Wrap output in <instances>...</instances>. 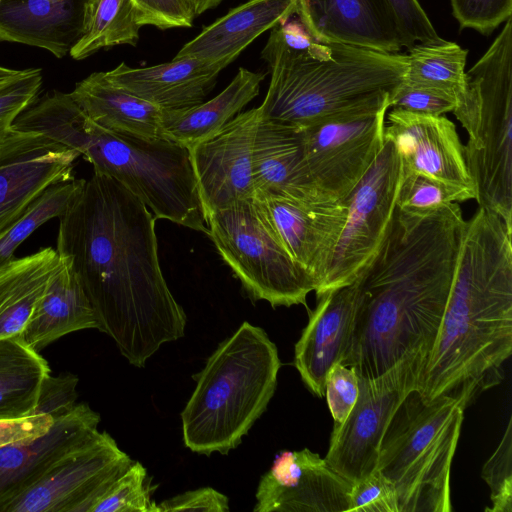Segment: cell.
<instances>
[{"label": "cell", "mask_w": 512, "mask_h": 512, "mask_svg": "<svg viewBox=\"0 0 512 512\" xmlns=\"http://www.w3.org/2000/svg\"><path fill=\"white\" fill-rule=\"evenodd\" d=\"M56 250L76 274L97 321L142 368L184 336L186 315L162 273L155 217L118 181L94 172L59 218Z\"/></svg>", "instance_id": "1"}, {"label": "cell", "mask_w": 512, "mask_h": 512, "mask_svg": "<svg viewBox=\"0 0 512 512\" xmlns=\"http://www.w3.org/2000/svg\"><path fill=\"white\" fill-rule=\"evenodd\" d=\"M465 221L459 203L424 216L396 208L381 247L354 281L353 325L340 363L359 378L380 376L405 359L425 365L451 291Z\"/></svg>", "instance_id": "2"}, {"label": "cell", "mask_w": 512, "mask_h": 512, "mask_svg": "<svg viewBox=\"0 0 512 512\" xmlns=\"http://www.w3.org/2000/svg\"><path fill=\"white\" fill-rule=\"evenodd\" d=\"M512 353V230L479 207L465 221L451 291L418 387L467 406L497 385Z\"/></svg>", "instance_id": "3"}, {"label": "cell", "mask_w": 512, "mask_h": 512, "mask_svg": "<svg viewBox=\"0 0 512 512\" xmlns=\"http://www.w3.org/2000/svg\"><path fill=\"white\" fill-rule=\"evenodd\" d=\"M19 130L42 133L77 150L93 171L112 177L140 199L155 219L208 235L189 150L165 138L145 139L109 131L70 93L52 91L15 120Z\"/></svg>", "instance_id": "4"}, {"label": "cell", "mask_w": 512, "mask_h": 512, "mask_svg": "<svg viewBox=\"0 0 512 512\" xmlns=\"http://www.w3.org/2000/svg\"><path fill=\"white\" fill-rule=\"evenodd\" d=\"M289 20L271 28L261 51L271 74L261 119L306 127L405 79L406 54L319 40Z\"/></svg>", "instance_id": "5"}, {"label": "cell", "mask_w": 512, "mask_h": 512, "mask_svg": "<svg viewBox=\"0 0 512 512\" xmlns=\"http://www.w3.org/2000/svg\"><path fill=\"white\" fill-rule=\"evenodd\" d=\"M280 366L266 332L242 323L194 375L195 389L181 412L185 446L207 456L235 449L267 409Z\"/></svg>", "instance_id": "6"}, {"label": "cell", "mask_w": 512, "mask_h": 512, "mask_svg": "<svg viewBox=\"0 0 512 512\" xmlns=\"http://www.w3.org/2000/svg\"><path fill=\"white\" fill-rule=\"evenodd\" d=\"M464 402L441 395L424 400L413 388L380 443L377 466L396 491L398 512H450V471Z\"/></svg>", "instance_id": "7"}, {"label": "cell", "mask_w": 512, "mask_h": 512, "mask_svg": "<svg viewBox=\"0 0 512 512\" xmlns=\"http://www.w3.org/2000/svg\"><path fill=\"white\" fill-rule=\"evenodd\" d=\"M465 128L464 158L476 201L512 230V22L465 74L452 112Z\"/></svg>", "instance_id": "8"}, {"label": "cell", "mask_w": 512, "mask_h": 512, "mask_svg": "<svg viewBox=\"0 0 512 512\" xmlns=\"http://www.w3.org/2000/svg\"><path fill=\"white\" fill-rule=\"evenodd\" d=\"M206 223L219 255L252 300H265L274 308L306 305L314 285L257 199L215 211L206 216Z\"/></svg>", "instance_id": "9"}, {"label": "cell", "mask_w": 512, "mask_h": 512, "mask_svg": "<svg viewBox=\"0 0 512 512\" xmlns=\"http://www.w3.org/2000/svg\"><path fill=\"white\" fill-rule=\"evenodd\" d=\"M389 91L302 127L309 176L325 196L345 202L385 142Z\"/></svg>", "instance_id": "10"}, {"label": "cell", "mask_w": 512, "mask_h": 512, "mask_svg": "<svg viewBox=\"0 0 512 512\" xmlns=\"http://www.w3.org/2000/svg\"><path fill=\"white\" fill-rule=\"evenodd\" d=\"M401 156L385 139L376 160L346 199L347 218L327 275L315 291L321 295L352 284L384 241L403 181Z\"/></svg>", "instance_id": "11"}, {"label": "cell", "mask_w": 512, "mask_h": 512, "mask_svg": "<svg viewBox=\"0 0 512 512\" xmlns=\"http://www.w3.org/2000/svg\"><path fill=\"white\" fill-rule=\"evenodd\" d=\"M421 359H405L380 376L359 378V395L348 416L335 423L324 458L351 484L376 470L379 447L398 406L418 387Z\"/></svg>", "instance_id": "12"}, {"label": "cell", "mask_w": 512, "mask_h": 512, "mask_svg": "<svg viewBox=\"0 0 512 512\" xmlns=\"http://www.w3.org/2000/svg\"><path fill=\"white\" fill-rule=\"evenodd\" d=\"M133 460L107 433L99 432L59 460L5 512H92Z\"/></svg>", "instance_id": "13"}, {"label": "cell", "mask_w": 512, "mask_h": 512, "mask_svg": "<svg viewBox=\"0 0 512 512\" xmlns=\"http://www.w3.org/2000/svg\"><path fill=\"white\" fill-rule=\"evenodd\" d=\"M80 156L42 133L12 127L0 144V237L48 187L74 178Z\"/></svg>", "instance_id": "14"}, {"label": "cell", "mask_w": 512, "mask_h": 512, "mask_svg": "<svg viewBox=\"0 0 512 512\" xmlns=\"http://www.w3.org/2000/svg\"><path fill=\"white\" fill-rule=\"evenodd\" d=\"M258 107L238 113L214 135L189 148L205 218L237 201L254 198L252 147Z\"/></svg>", "instance_id": "15"}, {"label": "cell", "mask_w": 512, "mask_h": 512, "mask_svg": "<svg viewBox=\"0 0 512 512\" xmlns=\"http://www.w3.org/2000/svg\"><path fill=\"white\" fill-rule=\"evenodd\" d=\"M352 484L308 448L282 451L261 477L255 512H349Z\"/></svg>", "instance_id": "16"}, {"label": "cell", "mask_w": 512, "mask_h": 512, "mask_svg": "<svg viewBox=\"0 0 512 512\" xmlns=\"http://www.w3.org/2000/svg\"><path fill=\"white\" fill-rule=\"evenodd\" d=\"M254 198L264 207L291 257L316 291L327 275L343 231L348 212L346 202L307 201L279 195Z\"/></svg>", "instance_id": "17"}, {"label": "cell", "mask_w": 512, "mask_h": 512, "mask_svg": "<svg viewBox=\"0 0 512 512\" xmlns=\"http://www.w3.org/2000/svg\"><path fill=\"white\" fill-rule=\"evenodd\" d=\"M385 139L396 146L404 170L417 172L475 194L464 145L455 124L445 116L394 109L386 114Z\"/></svg>", "instance_id": "18"}, {"label": "cell", "mask_w": 512, "mask_h": 512, "mask_svg": "<svg viewBox=\"0 0 512 512\" xmlns=\"http://www.w3.org/2000/svg\"><path fill=\"white\" fill-rule=\"evenodd\" d=\"M100 415L86 403L54 419L52 428L29 442L0 448V512L37 483L59 460L98 433Z\"/></svg>", "instance_id": "19"}, {"label": "cell", "mask_w": 512, "mask_h": 512, "mask_svg": "<svg viewBox=\"0 0 512 512\" xmlns=\"http://www.w3.org/2000/svg\"><path fill=\"white\" fill-rule=\"evenodd\" d=\"M356 303V284L320 297L295 345L294 365L309 390L323 397L329 370L341 362L350 340Z\"/></svg>", "instance_id": "20"}, {"label": "cell", "mask_w": 512, "mask_h": 512, "mask_svg": "<svg viewBox=\"0 0 512 512\" xmlns=\"http://www.w3.org/2000/svg\"><path fill=\"white\" fill-rule=\"evenodd\" d=\"M229 64L183 57L144 68H131L122 62L104 73L117 86L161 110H182L204 102L217 76Z\"/></svg>", "instance_id": "21"}, {"label": "cell", "mask_w": 512, "mask_h": 512, "mask_svg": "<svg viewBox=\"0 0 512 512\" xmlns=\"http://www.w3.org/2000/svg\"><path fill=\"white\" fill-rule=\"evenodd\" d=\"M252 172L254 197L334 200L321 193L309 176L300 127L260 118L252 147Z\"/></svg>", "instance_id": "22"}, {"label": "cell", "mask_w": 512, "mask_h": 512, "mask_svg": "<svg viewBox=\"0 0 512 512\" xmlns=\"http://www.w3.org/2000/svg\"><path fill=\"white\" fill-rule=\"evenodd\" d=\"M89 0H0V42L65 57L83 34Z\"/></svg>", "instance_id": "23"}, {"label": "cell", "mask_w": 512, "mask_h": 512, "mask_svg": "<svg viewBox=\"0 0 512 512\" xmlns=\"http://www.w3.org/2000/svg\"><path fill=\"white\" fill-rule=\"evenodd\" d=\"M314 38L397 53L401 39L373 0H298L295 14Z\"/></svg>", "instance_id": "24"}, {"label": "cell", "mask_w": 512, "mask_h": 512, "mask_svg": "<svg viewBox=\"0 0 512 512\" xmlns=\"http://www.w3.org/2000/svg\"><path fill=\"white\" fill-rule=\"evenodd\" d=\"M298 0H249L186 43L174 58L233 62L258 36L297 12Z\"/></svg>", "instance_id": "25"}, {"label": "cell", "mask_w": 512, "mask_h": 512, "mask_svg": "<svg viewBox=\"0 0 512 512\" xmlns=\"http://www.w3.org/2000/svg\"><path fill=\"white\" fill-rule=\"evenodd\" d=\"M62 264L35 306L20 337L40 351L59 338L84 329H97L93 308L69 262Z\"/></svg>", "instance_id": "26"}, {"label": "cell", "mask_w": 512, "mask_h": 512, "mask_svg": "<svg viewBox=\"0 0 512 512\" xmlns=\"http://www.w3.org/2000/svg\"><path fill=\"white\" fill-rule=\"evenodd\" d=\"M72 99L101 127L121 135L155 139L160 132L161 109L94 72L76 83Z\"/></svg>", "instance_id": "27"}, {"label": "cell", "mask_w": 512, "mask_h": 512, "mask_svg": "<svg viewBox=\"0 0 512 512\" xmlns=\"http://www.w3.org/2000/svg\"><path fill=\"white\" fill-rule=\"evenodd\" d=\"M265 75L240 67L217 96L191 108L162 110L161 137L187 149L214 135L258 94Z\"/></svg>", "instance_id": "28"}, {"label": "cell", "mask_w": 512, "mask_h": 512, "mask_svg": "<svg viewBox=\"0 0 512 512\" xmlns=\"http://www.w3.org/2000/svg\"><path fill=\"white\" fill-rule=\"evenodd\" d=\"M62 259L44 247L0 268V339L21 335Z\"/></svg>", "instance_id": "29"}, {"label": "cell", "mask_w": 512, "mask_h": 512, "mask_svg": "<svg viewBox=\"0 0 512 512\" xmlns=\"http://www.w3.org/2000/svg\"><path fill=\"white\" fill-rule=\"evenodd\" d=\"M47 361L19 337L0 339V419L35 413Z\"/></svg>", "instance_id": "30"}, {"label": "cell", "mask_w": 512, "mask_h": 512, "mask_svg": "<svg viewBox=\"0 0 512 512\" xmlns=\"http://www.w3.org/2000/svg\"><path fill=\"white\" fill-rule=\"evenodd\" d=\"M146 25L145 14L134 0H89L83 34L69 54L83 60L103 48L135 46L140 29Z\"/></svg>", "instance_id": "31"}, {"label": "cell", "mask_w": 512, "mask_h": 512, "mask_svg": "<svg viewBox=\"0 0 512 512\" xmlns=\"http://www.w3.org/2000/svg\"><path fill=\"white\" fill-rule=\"evenodd\" d=\"M405 83L443 91L456 98L465 92L468 50L455 42L438 38L414 44L408 49Z\"/></svg>", "instance_id": "32"}, {"label": "cell", "mask_w": 512, "mask_h": 512, "mask_svg": "<svg viewBox=\"0 0 512 512\" xmlns=\"http://www.w3.org/2000/svg\"><path fill=\"white\" fill-rule=\"evenodd\" d=\"M71 179L48 187L0 237V268L14 259L18 247L45 222L62 216L84 185Z\"/></svg>", "instance_id": "33"}, {"label": "cell", "mask_w": 512, "mask_h": 512, "mask_svg": "<svg viewBox=\"0 0 512 512\" xmlns=\"http://www.w3.org/2000/svg\"><path fill=\"white\" fill-rule=\"evenodd\" d=\"M471 199H475L472 192L450 186L421 173L404 170L396 208L407 215L424 216L444 205Z\"/></svg>", "instance_id": "34"}, {"label": "cell", "mask_w": 512, "mask_h": 512, "mask_svg": "<svg viewBox=\"0 0 512 512\" xmlns=\"http://www.w3.org/2000/svg\"><path fill=\"white\" fill-rule=\"evenodd\" d=\"M154 490L144 466L133 461L111 484L92 512H157V505L151 500Z\"/></svg>", "instance_id": "35"}, {"label": "cell", "mask_w": 512, "mask_h": 512, "mask_svg": "<svg viewBox=\"0 0 512 512\" xmlns=\"http://www.w3.org/2000/svg\"><path fill=\"white\" fill-rule=\"evenodd\" d=\"M42 87L39 68L20 70L0 82V144L11 131L17 117L38 98Z\"/></svg>", "instance_id": "36"}, {"label": "cell", "mask_w": 512, "mask_h": 512, "mask_svg": "<svg viewBox=\"0 0 512 512\" xmlns=\"http://www.w3.org/2000/svg\"><path fill=\"white\" fill-rule=\"evenodd\" d=\"M482 479L490 488L491 507L486 512H512V418L509 417L504 434L489 459L485 462Z\"/></svg>", "instance_id": "37"}, {"label": "cell", "mask_w": 512, "mask_h": 512, "mask_svg": "<svg viewBox=\"0 0 512 512\" xmlns=\"http://www.w3.org/2000/svg\"><path fill=\"white\" fill-rule=\"evenodd\" d=\"M373 2L396 29L402 47L410 49L416 43L439 38L417 0H373Z\"/></svg>", "instance_id": "38"}, {"label": "cell", "mask_w": 512, "mask_h": 512, "mask_svg": "<svg viewBox=\"0 0 512 512\" xmlns=\"http://www.w3.org/2000/svg\"><path fill=\"white\" fill-rule=\"evenodd\" d=\"M460 28L490 35L512 15V0H450Z\"/></svg>", "instance_id": "39"}, {"label": "cell", "mask_w": 512, "mask_h": 512, "mask_svg": "<svg viewBox=\"0 0 512 512\" xmlns=\"http://www.w3.org/2000/svg\"><path fill=\"white\" fill-rule=\"evenodd\" d=\"M390 108L412 113L441 116L453 112L457 100L450 94L402 81L389 92Z\"/></svg>", "instance_id": "40"}, {"label": "cell", "mask_w": 512, "mask_h": 512, "mask_svg": "<svg viewBox=\"0 0 512 512\" xmlns=\"http://www.w3.org/2000/svg\"><path fill=\"white\" fill-rule=\"evenodd\" d=\"M349 512H398L393 484L378 470L353 483Z\"/></svg>", "instance_id": "41"}, {"label": "cell", "mask_w": 512, "mask_h": 512, "mask_svg": "<svg viewBox=\"0 0 512 512\" xmlns=\"http://www.w3.org/2000/svg\"><path fill=\"white\" fill-rule=\"evenodd\" d=\"M359 395V377L353 367L340 362L329 370L325 382L327 404L335 423L348 416Z\"/></svg>", "instance_id": "42"}, {"label": "cell", "mask_w": 512, "mask_h": 512, "mask_svg": "<svg viewBox=\"0 0 512 512\" xmlns=\"http://www.w3.org/2000/svg\"><path fill=\"white\" fill-rule=\"evenodd\" d=\"M77 384L78 377L73 374H49L42 384L34 414L44 413L55 419L70 411L77 404Z\"/></svg>", "instance_id": "43"}, {"label": "cell", "mask_w": 512, "mask_h": 512, "mask_svg": "<svg viewBox=\"0 0 512 512\" xmlns=\"http://www.w3.org/2000/svg\"><path fill=\"white\" fill-rule=\"evenodd\" d=\"M145 14L148 25L165 30L191 27L195 15L187 0H134Z\"/></svg>", "instance_id": "44"}, {"label": "cell", "mask_w": 512, "mask_h": 512, "mask_svg": "<svg viewBox=\"0 0 512 512\" xmlns=\"http://www.w3.org/2000/svg\"><path fill=\"white\" fill-rule=\"evenodd\" d=\"M168 511H229V499L226 495L211 487L186 491L157 505V512Z\"/></svg>", "instance_id": "45"}, {"label": "cell", "mask_w": 512, "mask_h": 512, "mask_svg": "<svg viewBox=\"0 0 512 512\" xmlns=\"http://www.w3.org/2000/svg\"><path fill=\"white\" fill-rule=\"evenodd\" d=\"M53 424L54 418L44 413L0 419V448L33 441L46 434Z\"/></svg>", "instance_id": "46"}, {"label": "cell", "mask_w": 512, "mask_h": 512, "mask_svg": "<svg viewBox=\"0 0 512 512\" xmlns=\"http://www.w3.org/2000/svg\"><path fill=\"white\" fill-rule=\"evenodd\" d=\"M224 0H187L191 10L195 17L199 16L203 12L213 9L218 6Z\"/></svg>", "instance_id": "47"}, {"label": "cell", "mask_w": 512, "mask_h": 512, "mask_svg": "<svg viewBox=\"0 0 512 512\" xmlns=\"http://www.w3.org/2000/svg\"><path fill=\"white\" fill-rule=\"evenodd\" d=\"M20 70L6 68L0 65V82L16 75Z\"/></svg>", "instance_id": "48"}]
</instances>
